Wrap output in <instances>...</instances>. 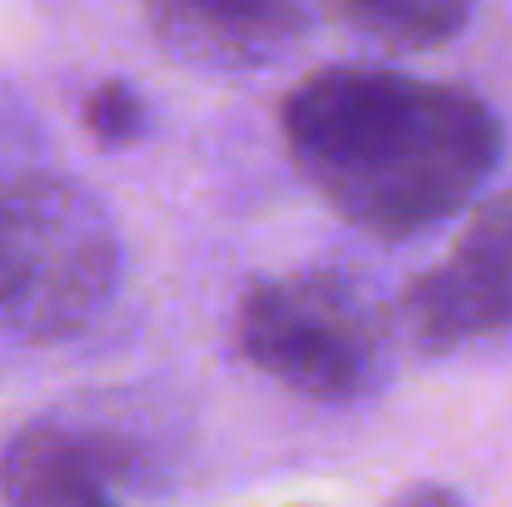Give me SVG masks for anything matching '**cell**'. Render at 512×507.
Segmentation results:
<instances>
[{
  "label": "cell",
  "mask_w": 512,
  "mask_h": 507,
  "mask_svg": "<svg viewBox=\"0 0 512 507\" xmlns=\"http://www.w3.org/2000/svg\"><path fill=\"white\" fill-rule=\"evenodd\" d=\"M145 25L174 65L239 75L284 65L304 45L314 15L289 0H165L145 10Z\"/></svg>",
  "instance_id": "6"
},
{
  "label": "cell",
  "mask_w": 512,
  "mask_h": 507,
  "mask_svg": "<svg viewBox=\"0 0 512 507\" xmlns=\"http://www.w3.org/2000/svg\"><path fill=\"white\" fill-rule=\"evenodd\" d=\"M140 468L125 433L40 418L5 443L0 498L5 507H120V493L140 483Z\"/></svg>",
  "instance_id": "5"
},
{
  "label": "cell",
  "mask_w": 512,
  "mask_h": 507,
  "mask_svg": "<svg viewBox=\"0 0 512 507\" xmlns=\"http://www.w3.org/2000/svg\"><path fill=\"white\" fill-rule=\"evenodd\" d=\"M388 324L398 348L423 358L512 329V189L468 209L443 259L398 289Z\"/></svg>",
  "instance_id": "4"
},
{
  "label": "cell",
  "mask_w": 512,
  "mask_h": 507,
  "mask_svg": "<svg viewBox=\"0 0 512 507\" xmlns=\"http://www.w3.org/2000/svg\"><path fill=\"white\" fill-rule=\"evenodd\" d=\"M120 229L100 194L40 160H0V334H80L120 284Z\"/></svg>",
  "instance_id": "2"
},
{
  "label": "cell",
  "mask_w": 512,
  "mask_h": 507,
  "mask_svg": "<svg viewBox=\"0 0 512 507\" xmlns=\"http://www.w3.org/2000/svg\"><path fill=\"white\" fill-rule=\"evenodd\" d=\"M239 358L309 403H358L393 363L388 309L343 269H294L254 279L234 304Z\"/></svg>",
  "instance_id": "3"
},
{
  "label": "cell",
  "mask_w": 512,
  "mask_h": 507,
  "mask_svg": "<svg viewBox=\"0 0 512 507\" xmlns=\"http://www.w3.org/2000/svg\"><path fill=\"white\" fill-rule=\"evenodd\" d=\"M388 507H468V503L453 488H443V483H408Z\"/></svg>",
  "instance_id": "9"
},
{
  "label": "cell",
  "mask_w": 512,
  "mask_h": 507,
  "mask_svg": "<svg viewBox=\"0 0 512 507\" xmlns=\"http://www.w3.org/2000/svg\"><path fill=\"white\" fill-rule=\"evenodd\" d=\"M299 179L373 239H413L468 204L503 160V120L468 85L324 65L279 105Z\"/></svg>",
  "instance_id": "1"
},
{
  "label": "cell",
  "mask_w": 512,
  "mask_h": 507,
  "mask_svg": "<svg viewBox=\"0 0 512 507\" xmlns=\"http://www.w3.org/2000/svg\"><path fill=\"white\" fill-rule=\"evenodd\" d=\"M80 125L100 150H130L150 130V100L130 80H100L80 100Z\"/></svg>",
  "instance_id": "8"
},
{
  "label": "cell",
  "mask_w": 512,
  "mask_h": 507,
  "mask_svg": "<svg viewBox=\"0 0 512 507\" xmlns=\"http://www.w3.org/2000/svg\"><path fill=\"white\" fill-rule=\"evenodd\" d=\"M324 15L388 50H438L473 25L468 5H443V0H348L329 5Z\"/></svg>",
  "instance_id": "7"
}]
</instances>
